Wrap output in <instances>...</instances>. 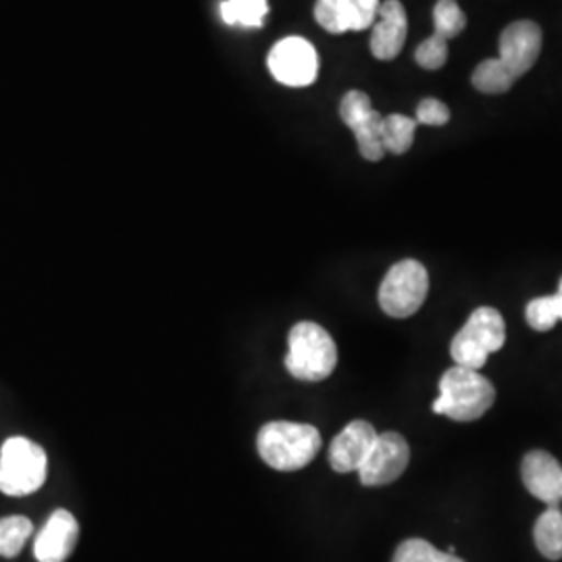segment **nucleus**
I'll return each instance as SVG.
<instances>
[{
    "mask_svg": "<svg viewBox=\"0 0 562 562\" xmlns=\"http://www.w3.org/2000/svg\"><path fill=\"white\" fill-rule=\"evenodd\" d=\"M257 450L276 471H301L322 450V434L306 423H267L257 436Z\"/></svg>",
    "mask_w": 562,
    "mask_h": 562,
    "instance_id": "nucleus-1",
    "label": "nucleus"
},
{
    "mask_svg": "<svg viewBox=\"0 0 562 562\" xmlns=\"http://www.w3.org/2000/svg\"><path fill=\"white\" fill-rule=\"evenodd\" d=\"M338 364V346L319 323L301 322L290 329L285 369L299 382L327 380Z\"/></svg>",
    "mask_w": 562,
    "mask_h": 562,
    "instance_id": "nucleus-2",
    "label": "nucleus"
},
{
    "mask_svg": "<svg viewBox=\"0 0 562 562\" xmlns=\"http://www.w3.org/2000/svg\"><path fill=\"white\" fill-rule=\"evenodd\" d=\"M496 402V390L480 371L452 367L440 380V396L434 402V413L452 422H475Z\"/></svg>",
    "mask_w": 562,
    "mask_h": 562,
    "instance_id": "nucleus-3",
    "label": "nucleus"
},
{
    "mask_svg": "<svg viewBox=\"0 0 562 562\" xmlns=\"http://www.w3.org/2000/svg\"><path fill=\"white\" fill-rule=\"evenodd\" d=\"M46 452L27 438H9L0 448V492L7 496H30L46 482Z\"/></svg>",
    "mask_w": 562,
    "mask_h": 562,
    "instance_id": "nucleus-4",
    "label": "nucleus"
},
{
    "mask_svg": "<svg viewBox=\"0 0 562 562\" xmlns=\"http://www.w3.org/2000/svg\"><path fill=\"white\" fill-rule=\"evenodd\" d=\"M506 341V323L492 306H480L450 344V355L459 367L480 371L492 352H498Z\"/></svg>",
    "mask_w": 562,
    "mask_h": 562,
    "instance_id": "nucleus-5",
    "label": "nucleus"
},
{
    "mask_svg": "<svg viewBox=\"0 0 562 562\" xmlns=\"http://www.w3.org/2000/svg\"><path fill=\"white\" fill-rule=\"evenodd\" d=\"M429 292V276L422 262L404 259L390 267L380 285V306L394 319H406L423 306Z\"/></svg>",
    "mask_w": 562,
    "mask_h": 562,
    "instance_id": "nucleus-6",
    "label": "nucleus"
},
{
    "mask_svg": "<svg viewBox=\"0 0 562 562\" xmlns=\"http://www.w3.org/2000/svg\"><path fill=\"white\" fill-rule=\"evenodd\" d=\"M269 71L276 80L290 88H306L319 76V57L315 46L301 36L278 42L269 53Z\"/></svg>",
    "mask_w": 562,
    "mask_h": 562,
    "instance_id": "nucleus-7",
    "label": "nucleus"
},
{
    "mask_svg": "<svg viewBox=\"0 0 562 562\" xmlns=\"http://www.w3.org/2000/svg\"><path fill=\"white\" fill-rule=\"evenodd\" d=\"M340 117L355 134L362 159L378 162L385 157L382 144L383 115L373 109L369 94L350 90L340 102Z\"/></svg>",
    "mask_w": 562,
    "mask_h": 562,
    "instance_id": "nucleus-8",
    "label": "nucleus"
},
{
    "mask_svg": "<svg viewBox=\"0 0 562 562\" xmlns=\"http://www.w3.org/2000/svg\"><path fill=\"white\" fill-rule=\"evenodd\" d=\"M498 63L513 81L522 78L542 53V30L536 21L521 20L504 27Z\"/></svg>",
    "mask_w": 562,
    "mask_h": 562,
    "instance_id": "nucleus-9",
    "label": "nucleus"
},
{
    "mask_svg": "<svg viewBox=\"0 0 562 562\" xmlns=\"http://www.w3.org/2000/svg\"><path fill=\"white\" fill-rule=\"evenodd\" d=\"M411 461V448L408 442L396 431L380 434L373 443L369 457L357 471L362 485L367 487H380L387 483L396 482L406 471Z\"/></svg>",
    "mask_w": 562,
    "mask_h": 562,
    "instance_id": "nucleus-10",
    "label": "nucleus"
},
{
    "mask_svg": "<svg viewBox=\"0 0 562 562\" xmlns=\"http://www.w3.org/2000/svg\"><path fill=\"white\" fill-rule=\"evenodd\" d=\"M380 4V0H317L313 13L329 34L362 32L378 20Z\"/></svg>",
    "mask_w": 562,
    "mask_h": 562,
    "instance_id": "nucleus-11",
    "label": "nucleus"
},
{
    "mask_svg": "<svg viewBox=\"0 0 562 562\" xmlns=\"http://www.w3.org/2000/svg\"><path fill=\"white\" fill-rule=\"evenodd\" d=\"M378 431L369 422L348 423L329 446V464L336 473L359 471L364 459L369 457L373 443L378 440Z\"/></svg>",
    "mask_w": 562,
    "mask_h": 562,
    "instance_id": "nucleus-12",
    "label": "nucleus"
},
{
    "mask_svg": "<svg viewBox=\"0 0 562 562\" xmlns=\"http://www.w3.org/2000/svg\"><path fill=\"white\" fill-rule=\"evenodd\" d=\"M521 477L533 498L548 504V508H559L562 503V467L552 454L543 450L527 452L522 459Z\"/></svg>",
    "mask_w": 562,
    "mask_h": 562,
    "instance_id": "nucleus-13",
    "label": "nucleus"
},
{
    "mask_svg": "<svg viewBox=\"0 0 562 562\" xmlns=\"http://www.w3.org/2000/svg\"><path fill=\"white\" fill-rule=\"evenodd\" d=\"M80 536V525L76 517L59 508L55 510L46 525L42 527L36 543H34V557L38 562H65L74 552Z\"/></svg>",
    "mask_w": 562,
    "mask_h": 562,
    "instance_id": "nucleus-14",
    "label": "nucleus"
},
{
    "mask_svg": "<svg viewBox=\"0 0 562 562\" xmlns=\"http://www.w3.org/2000/svg\"><path fill=\"white\" fill-rule=\"evenodd\" d=\"M378 18L371 32V55L380 60L396 59L408 36L406 9L401 0H385L380 4Z\"/></svg>",
    "mask_w": 562,
    "mask_h": 562,
    "instance_id": "nucleus-15",
    "label": "nucleus"
},
{
    "mask_svg": "<svg viewBox=\"0 0 562 562\" xmlns=\"http://www.w3.org/2000/svg\"><path fill=\"white\" fill-rule=\"evenodd\" d=\"M533 540L543 559L561 561L562 559V510L548 508L533 527Z\"/></svg>",
    "mask_w": 562,
    "mask_h": 562,
    "instance_id": "nucleus-16",
    "label": "nucleus"
},
{
    "mask_svg": "<svg viewBox=\"0 0 562 562\" xmlns=\"http://www.w3.org/2000/svg\"><path fill=\"white\" fill-rule=\"evenodd\" d=\"M417 121L402 113H392L383 115L382 123V144L385 153H392L401 157L408 153V148L415 142V132H417Z\"/></svg>",
    "mask_w": 562,
    "mask_h": 562,
    "instance_id": "nucleus-17",
    "label": "nucleus"
},
{
    "mask_svg": "<svg viewBox=\"0 0 562 562\" xmlns=\"http://www.w3.org/2000/svg\"><path fill=\"white\" fill-rule=\"evenodd\" d=\"M220 9H222L223 23L232 27H248V30L262 27L269 13L267 0H223Z\"/></svg>",
    "mask_w": 562,
    "mask_h": 562,
    "instance_id": "nucleus-18",
    "label": "nucleus"
},
{
    "mask_svg": "<svg viewBox=\"0 0 562 562\" xmlns=\"http://www.w3.org/2000/svg\"><path fill=\"white\" fill-rule=\"evenodd\" d=\"M34 525L27 517H4L0 519V557L15 559L30 540Z\"/></svg>",
    "mask_w": 562,
    "mask_h": 562,
    "instance_id": "nucleus-19",
    "label": "nucleus"
},
{
    "mask_svg": "<svg viewBox=\"0 0 562 562\" xmlns=\"http://www.w3.org/2000/svg\"><path fill=\"white\" fill-rule=\"evenodd\" d=\"M467 27V15L457 0H438L434 7V34L442 41L457 38Z\"/></svg>",
    "mask_w": 562,
    "mask_h": 562,
    "instance_id": "nucleus-20",
    "label": "nucleus"
},
{
    "mask_svg": "<svg viewBox=\"0 0 562 562\" xmlns=\"http://www.w3.org/2000/svg\"><path fill=\"white\" fill-rule=\"evenodd\" d=\"M525 317L529 327L536 331H550L557 323L562 322V296L557 292L552 296H540L527 304Z\"/></svg>",
    "mask_w": 562,
    "mask_h": 562,
    "instance_id": "nucleus-21",
    "label": "nucleus"
},
{
    "mask_svg": "<svg viewBox=\"0 0 562 562\" xmlns=\"http://www.w3.org/2000/svg\"><path fill=\"white\" fill-rule=\"evenodd\" d=\"M471 83L475 90L483 94H504L513 88V78L504 71L501 63L496 59H485L475 67Z\"/></svg>",
    "mask_w": 562,
    "mask_h": 562,
    "instance_id": "nucleus-22",
    "label": "nucleus"
},
{
    "mask_svg": "<svg viewBox=\"0 0 562 562\" xmlns=\"http://www.w3.org/2000/svg\"><path fill=\"white\" fill-rule=\"evenodd\" d=\"M392 562H464L459 557L450 554V552H442L438 550L436 546H431L425 540L419 538H413V540H406L398 546L396 554Z\"/></svg>",
    "mask_w": 562,
    "mask_h": 562,
    "instance_id": "nucleus-23",
    "label": "nucleus"
},
{
    "mask_svg": "<svg viewBox=\"0 0 562 562\" xmlns=\"http://www.w3.org/2000/svg\"><path fill=\"white\" fill-rule=\"evenodd\" d=\"M415 60L417 65L427 69V71H438L442 69L448 60V42L438 38L431 34L427 41H423L417 50H415Z\"/></svg>",
    "mask_w": 562,
    "mask_h": 562,
    "instance_id": "nucleus-24",
    "label": "nucleus"
},
{
    "mask_svg": "<svg viewBox=\"0 0 562 562\" xmlns=\"http://www.w3.org/2000/svg\"><path fill=\"white\" fill-rule=\"evenodd\" d=\"M417 123L422 125H431V127H440L450 121V109L438 99H423L417 104Z\"/></svg>",
    "mask_w": 562,
    "mask_h": 562,
    "instance_id": "nucleus-25",
    "label": "nucleus"
},
{
    "mask_svg": "<svg viewBox=\"0 0 562 562\" xmlns=\"http://www.w3.org/2000/svg\"><path fill=\"white\" fill-rule=\"evenodd\" d=\"M559 294H561V296H562V280H561V285H559Z\"/></svg>",
    "mask_w": 562,
    "mask_h": 562,
    "instance_id": "nucleus-26",
    "label": "nucleus"
}]
</instances>
